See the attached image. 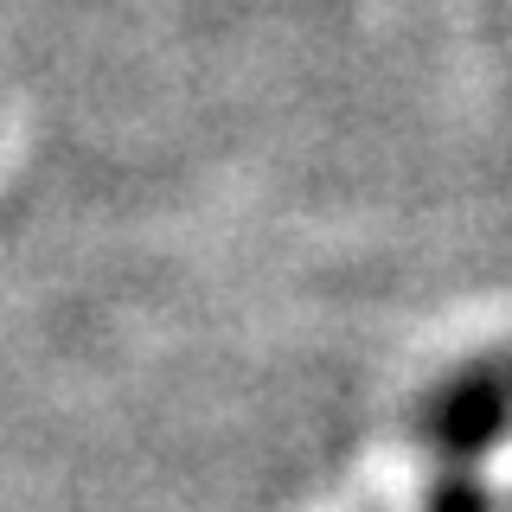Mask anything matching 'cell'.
I'll return each mask as SVG.
<instances>
[{
    "label": "cell",
    "instance_id": "2",
    "mask_svg": "<svg viewBox=\"0 0 512 512\" xmlns=\"http://www.w3.org/2000/svg\"><path fill=\"white\" fill-rule=\"evenodd\" d=\"M423 512H500V493L487 487L480 468H436L423 493Z\"/></svg>",
    "mask_w": 512,
    "mask_h": 512
},
{
    "label": "cell",
    "instance_id": "1",
    "mask_svg": "<svg viewBox=\"0 0 512 512\" xmlns=\"http://www.w3.org/2000/svg\"><path fill=\"white\" fill-rule=\"evenodd\" d=\"M410 436L436 468H480L512 436V352H480L423 391Z\"/></svg>",
    "mask_w": 512,
    "mask_h": 512
}]
</instances>
